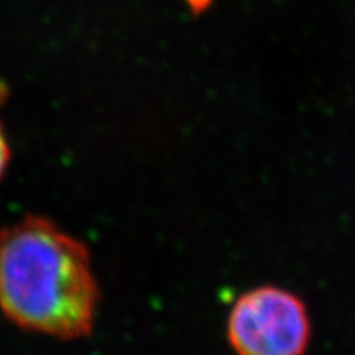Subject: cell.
Listing matches in <instances>:
<instances>
[{"instance_id": "obj_1", "label": "cell", "mask_w": 355, "mask_h": 355, "mask_svg": "<svg viewBox=\"0 0 355 355\" xmlns=\"http://www.w3.org/2000/svg\"><path fill=\"white\" fill-rule=\"evenodd\" d=\"M99 288L82 241L26 216L0 231V311L18 327L58 339L94 329Z\"/></svg>"}, {"instance_id": "obj_2", "label": "cell", "mask_w": 355, "mask_h": 355, "mask_svg": "<svg viewBox=\"0 0 355 355\" xmlns=\"http://www.w3.org/2000/svg\"><path fill=\"white\" fill-rule=\"evenodd\" d=\"M311 333L305 302L279 286L243 293L228 315L227 336L237 355H304Z\"/></svg>"}, {"instance_id": "obj_3", "label": "cell", "mask_w": 355, "mask_h": 355, "mask_svg": "<svg viewBox=\"0 0 355 355\" xmlns=\"http://www.w3.org/2000/svg\"><path fill=\"white\" fill-rule=\"evenodd\" d=\"M9 160H10V147H9L8 138L5 135V130L2 125H0V181H2V178L8 169Z\"/></svg>"}, {"instance_id": "obj_4", "label": "cell", "mask_w": 355, "mask_h": 355, "mask_svg": "<svg viewBox=\"0 0 355 355\" xmlns=\"http://www.w3.org/2000/svg\"><path fill=\"white\" fill-rule=\"evenodd\" d=\"M188 2H190L191 5H197V6H205V5H207L210 0H188Z\"/></svg>"}]
</instances>
